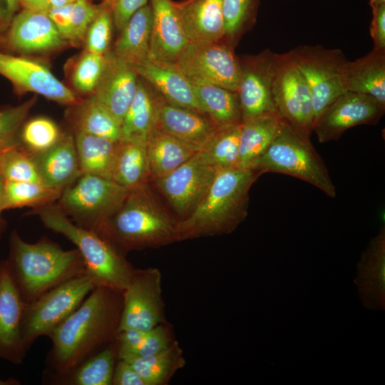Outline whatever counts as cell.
Listing matches in <instances>:
<instances>
[{"label": "cell", "mask_w": 385, "mask_h": 385, "mask_svg": "<svg viewBox=\"0 0 385 385\" xmlns=\"http://www.w3.org/2000/svg\"><path fill=\"white\" fill-rule=\"evenodd\" d=\"M123 308V292L96 287L81 304L48 336L52 346L46 369L62 374L115 341Z\"/></svg>", "instance_id": "cell-1"}, {"label": "cell", "mask_w": 385, "mask_h": 385, "mask_svg": "<svg viewBox=\"0 0 385 385\" xmlns=\"http://www.w3.org/2000/svg\"><path fill=\"white\" fill-rule=\"evenodd\" d=\"M6 259L11 275L26 303L51 289L86 274L79 251L65 250L46 237L35 243L25 242L14 230Z\"/></svg>", "instance_id": "cell-2"}, {"label": "cell", "mask_w": 385, "mask_h": 385, "mask_svg": "<svg viewBox=\"0 0 385 385\" xmlns=\"http://www.w3.org/2000/svg\"><path fill=\"white\" fill-rule=\"evenodd\" d=\"M260 175L252 169L217 171L197 207L176 222L178 240L232 232L247 216L249 190Z\"/></svg>", "instance_id": "cell-3"}, {"label": "cell", "mask_w": 385, "mask_h": 385, "mask_svg": "<svg viewBox=\"0 0 385 385\" xmlns=\"http://www.w3.org/2000/svg\"><path fill=\"white\" fill-rule=\"evenodd\" d=\"M176 222L145 183L130 190L118 209L96 232L124 255L133 250L178 241Z\"/></svg>", "instance_id": "cell-4"}, {"label": "cell", "mask_w": 385, "mask_h": 385, "mask_svg": "<svg viewBox=\"0 0 385 385\" xmlns=\"http://www.w3.org/2000/svg\"><path fill=\"white\" fill-rule=\"evenodd\" d=\"M43 225L72 242L84 262L86 274L96 287L103 286L123 292L134 268L106 240L94 230L81 227L52 203L36 208Z\"/></svg>", "instance_id": "cell-5"}, {"label": "cell", "mask_w": 385, "mask_h": 385, "mask_svg": "<svg viewBox=\"0 0 385 385\" xmlns=\"http://www.w3.org/2000/svg\"><path fill=\"white\" fill-rule=\"evenodd\" d=\"M250 169L261 175H288L317 187L330 197L337 195L327 168L310 140L302 139L283 123L267 150Z\"/></svg>", "instance_id": "cell-6"}, {"label": "cell", "mask_w": 385, "mask_h": 385, "mask_svg": "<svg viewBox=\"0 0 385 385\" xmlns=\"http://www.w3.org/2000/svg\"><path fill=\"white\" fill-rule=\"evenodd\" d=\"M96 287L92 279L83 274L25 303L21 333L27 351L37 339L48 337L68 317Z\"/></svg>", "instance_id": "cell-7"}, {"label": "cell", "mask_w": 385, "mask_h": 385, "mask_svg": "<svg viewBox=\"0 0 385 385\" xmlns=\"http://www.w3.org/2000/svg\"><path fill=\"white\" fill-rule=\"evenodd\" d=\"M128 192L111 179L83 173L63 190L56 205L76 225L96 232L118 209Z\"/></svg>", "instance_id": "cell-8"}, {"label": "cell", "mask_w": 385, "mask_h": 385, "mask_svg": "<svg viewBox=\"0 0 385 385\" xmlns=\"http://www.w3.org/2000/svg\"><path fill=\"white\" fill-rule=\"evenodd\" d=\"M272 98L277 117L303 140L314 124L311 93L289 52L275 53Z\"/></svg>", "instance_id": "cell-9"}, {"label": "cell", "mask_w": 385, "mask_h": 385, "mask_svg": "<svg viewBox=\"0 0 385 385\" xmlns=\"http://www.w3.org/2000/svg\"><path fill=\"white\" fill-rule=\"evenodd\" d=\"M289 53L309 87L314 123L323 111L344 92L340 69L346 59L340 49L319 45L299 46Z\"/></svg>", "instance_id": "cell-10"}, {"label": "cell", "mask_w": 385, "mask_h": 385, "mask_svg": "<svg viewBox=\"0 0 385 385\" xmlns=\"http://www.w3.org/2000/svg\"><path fill=\"white\" fill-rule=\"evenodd\" d=\"M192 84L218 86L237 92L240 58L225 41L207 45L189 44L175 63Z\"/></svg>", "instance_id": "cell-11"}, {"label": "cell", "mask_w": 385, "mask_h": 385, "mask_svg": "<svg viewBox=\"0 0 385 385\" xmlns=\"http://www.w3.org/2000/svg\"><path fill=\"white\" fill-rule=\"evenodd\" d=\"M161 274L156 268L135 269L123 292V308L118 332L148 331L163 319Z\"/></svg>", "instance_id": "cell-12"}, {"label": "cell", "mask_w": 385, "mask_h": 385, "mask_svg": "<svg viewBox=\"0 0 385 385\" xmlns=\"http://www.w3.org/2000/svg\"><path fill=\"white\" fill-rule=\"evenodd\" d=\"M275 53L267 48L240 58L241 76L237 93L242 122L263 115L277 117L272 98Z\"/></svg>", "instance_id": "cell-13"}, {"label": "cell", "mask_w": 385, "mask_h": 385, "mask_svg": "<svg viewBox=\"0 0 385 385\" xmlns=\"http://www.w3.org/2000/svg\"><path fill=\"white\" fill-rule=\"evenodd\" d=\"M217 173L197 152L170 173L153 181L173 210L184 218L203 198Z\"/></svg>", "instance_id": "cell-14"}, {"label": "cell", "mask_w": 385, "mask_h": 385, "mask_svg": "<svg viewBox=\"0 0 385 385\" xmlns=\"http://www.w3.org/2000/svg\"><path fill=\"white\" fill-rule=\"evenodd\" d=\"M384 112L385 105L371 96L344 92L323 111L312 131L319 143L337 140L349 128L376 124Z\"/></svg>", "instance_id": "cell-15"}, {"label": "cell", "mask_w": 385, "mask_h": 385, "mask_svg": "<svg viewBox=\"0 0 385 385\" xmlns=\"http://www.w3.org/2000/svg\"><path fill=\"white\" fill-rule=\"evenodd\" d=\"M0 75L12 83L19 94L31 92L68 106L81 101L47 66L31 58L0 51Z\"/></svg>", "instance_id": "cell-16"}, {"label": "cell", "mask_w": 385, "mask_h": 385, "mask_svg": "<svg viewBox=\"0 0 385 385\" xmlns=\"http://www.w3.org/2000/svg\"><path fill=\"white\" fill-rule=\"evenodd\" d=\"M24 301L6 260L0 261V359L23 364L27 350L21 333Z\"/></svg>", "instance_id": "cell-17"}, {"label": "cell", "mask_w": 385, "mask_h": 385, "mask_svg": "<svg viewBox=\"0 0 385 385\" xmlns=\"http://www.w3.org/2000/svg\"><path fill=\"white\" fill-rule=\"evenodd\" d=\"M5 33L4 43L21 54L48 53L68 44L47 14L28 9L15 15Z\"/></svg>", "instance_id": "cell-18"}, {"label": "cell", "mask_w": 385, "mask_h": 385, "mask_svg": "<svg viewBox=\"0 0 385 385\" xmlns=\"http://www.w3.org/2000/svg\"><path fill=\"white\" fill-rule=\"evenodd\" d=\"M152 27L148 58L175 64L190 42L173 0H150Z\"/></svg>", "instance_id": "cell-19"}, {"label": "cell", "mask_w": 385, "mask_h": 385, "mask_svg": "<svg viewBox=\"0 0 385 385\" xmlns=\"http://www.w3.org/2000/svg\"><path fill=\"white\" fill-rule=\"evenodd\" d=\"M102 78L92 94L121 123L133 101L139 76L134 66L116 56L111 50Z\"/></svg>", "instance_id": "cell-20"}, {"label": "cell", "mask_w": 385, "mask_h": 385, "mask_svg": "<svg viewBox=\"0 0 385 385\" xmlns=\"http://www.w3.org/2000/svg\"><path fill=\"white\" fill-rule=\"evenodd\" d=\"M354 282L360 301L369 310L385 309V227L372 237L356 265Z\"/></svg>", "instance_id": "cell-21"}, {"label": "cell", "mask_w": 385, "mask_h": 385, "mask_svg": "<svg viewBox=\"0 0 385 385\" xmlns=\"http://www.w3.org/2000/svg\"><path fill=\"white\" fill-rule=\"evenodd\" d=\"M134 68L138 76L166 102L204 114L196 98L193 84L175 64L148 58Z\"/></svg>", "instance_id": "cell-22"}, {"label": "cell", "mask_w": 385, "mask_h": 385, "mask_svg": "<svg viewBox=\"0 0 385 385\" xmlns=\"http://www.w3.org/2000/svg\"><path fill=\"white\" fill-rule=\"evenodd\" d=\"M155 128L198 152L217 126L207 115L173 106L160 97Z\"/></svg>", "instance_id": "cell-23"}, {"label": "cell", "mask_w": 385, "mask_h": 385, "mask_svg": "<svg viewBox=\"0 0 385 385\" xmlns=\"http://www.w3.org/2000/svg\"><path fill=\"white\" fill-rule=\"evenodd\" d=\"M175 4L190 44L225 41L222 0H182Z\"/></svg>", "instance_id": "cell-24"}, {"label": "cell", "mask_w": 385, "mask_h": 385, "mask_svg": "<svg viewBox=\"0 0 385 385\" xmlns=\"http://www.w3.org/2000/svg\"><path fill=\"white\" fill-rule=\"evenodd\" d=\"M41 182L63 190L82 174L74 135L63 133L58 142L48 150L31 155Z\"/></svg>", "instance_id": "cell-25"}, {"label": "cell", "mask_w": 385, "mask_h": 385, "mask_svg": "<svg viewBox=\"0 0 385 385\" xmlns=\"http://www.w3.org/2000/svg\"><path fill=\"white\" fill-rule=\"evenodd\" d=\"M340 81L344 92L366 95L385 105V52L373 48L354 61L346 60Z\"/></svg>", "instance_id": "cell-26"}, {"label": "cell", "mask_w": 385, "mask_h": 385, "mask_svg": "<svg viewBox=\"0 0 385 385\" xmlns=\"http://www.w3.org/2000/svg\"><path fill=\"white\" fill-rule=\"evenodd\" d=\"M117 360L115 341L74 368L62 374L44 369L41 381L46 385H111Z\"/></svg>", "instance_id": "cell-27"}, {"label": "cell", "mask_w": 385, "mask_h": 385, "mask_svg": "<svg viewBox=\"0 0 385 385\" xmlns=\"http://www.w3.org/2000/svg\"><path fill=\"white\" fill-rule=\"evenodd\" d=\"M160 96L139 76L135 97L121 122V140L145 144L155 127Z\"/></svg>", "instance_id": "cell-28"}, {"label": "cell", "mask_w": 385, "mask_h": 385, "mask_svg": "<svg viewBox=\"0 0 385 385\" xmlns=\"http://www.w3.org/2000/svg\"><path fill=\"white\" fill-rule=\"evenodd\" d=\"M152 10L147 4L137 11L119 32L111 51L133 66L148 58Z\"/></svg>", "instance_id": "cell-29"}, {"label": "cell", "mask_w": 385, "mask_h": 385, "mask_svg": "<svg viewBox=\"0 0 385 385\" xmlns=\"http://www.w3.org/2000/svg\"><path fill=\"white\" fill-rule=\"evenodd\" d=\"M70 107L68 116L75 130L113 141L121 140V123L93 95Z\"/></svg>", "instance_id": "cell-30"}, {"label": "cell", "mask_w": 385, "mask_h": 385, "mask_svg": "<svg viewBox=\"0 0 385 385\" xmlns=\"http://www.w3.org/2000/svg\"><path fill=\"white\" fill-rule=\"evenodd\" d=\"M150 180L170 173L197 151L174 137L154 128L146 143Z\"/></svg>", "instance_id": "cell-31"}, {"label": "cell", "mask_w": 385, "mask_h": 385, "mask_svg": "<svg viewBox=\"0 0 385 385\" xmlns=\"http://www.w3.org/2000/svg\"><path fill=\"white\" fill-rule=\"evenodd\" d=\"M282 121L274 115H263L242 122L238 168L250 169L265 153L277 135Z\"/></svg>", "instance_id": "cell-32"}, {"label": "cell", "mask_w": 385, "mask_h": 385, "mask_svg": "<svg viewBox=\"0 0 385 385\" xmlns=\"http://www.w3.org/2000/svg\"><path fill=\"white\" fill-rule=\"evenodd\" d=\"M75 144L81 170L111 179L118 141L75 130Z\"/></svg>", "instance_id": "cell-33"}, {"label": "cell", "mask_w": 385, "mask_h": 385, "mask_svg": "<svg viewBox=\"0 0 385 385\" xmlns=\"http://www.w3.org/2000/svg\"><path fill=\"white\" fill-rule=\"evenodd\" d=\"M150 178L146 145L119 140L112 180L130 190L147 183Z\"/></svg>", "instance_id": "cell-34"}, {"label": "cell", "mask_w": 385, "mask_h": 385, "mask_svg": "<svg viewBox=\"0 0 385 385\" xmlns=\"http://www.w3.org/2000/svg\"><path fill=\"white\" fill-rule=\"evenodd\" d=\"M193 87L202 113L217 127L242 123L237 92L209 84H193Z\"/></svg>", "instance_id": "cell-35"}, {"label": "cell", "mask_w": 385, "mask_h": 385, "mask_svg": "<svg viewBox=\"0 0 385 385\" xmlns=\"http://www.w3.org/2000/svg\"><path fill=\"white\" fill-rule=\"evenodd\" d=\"M241 124L217 127L211 138L197 152L205 163L217 171L238 168Z\"/></svg>", "instance_id": "cell-36"}, {"label": "cell", "mask_w": 385, "mask_h": 385, "mask_svg": "<svg viewBox=\"0 0 385 385\" xmlns=\"http://www.w3.org/2000/svg\"><path fill=\"white\" fill-rule=\"evenodd\" d=\"M124 360L133 366L145 385L165 384L185 364L182 350L176 342L159 353Z\"/></svg>", "instance_id": "cell-37"}, {"label": "cell", "mask_w": 385, "mask_h": 385, "mask_svg": "<svg viewBox=\"0 0 385 385\" xmlns=\"http://www.w3.org/2000/svg\"><path fill=\"white\" fill-rule=\"evenodd\" d=\"M62 191L49 188L39 182L4 180L2 209L5 210L25 206L36 209L54 203Z\"/></svg>", "instance_id": "cell-38"}, {"label": "cell", "mask_w": 385, "mask_h": 385, "mask_svg": "<svg viewBox=\"0 0 385 385\" xmlns=\"http://www.w3.org/2000/svg\"><path fill=\"white\" fill-rule=\"evenodd\" d=\"M260 0H222L225 41L235 48L256 22Z\"/></svg>", "instance_id": "cell-39"}, {"label": "cell", "mask_w": 385, "mask_h": 385, "mask_svg": "<svg viewBox=\"0 0 385 385\" xmlns=\"http://www.w3.org/2000/svg\"><path fill=\"white\" fill-rule=\"evenodd\" d=\"M63 132L51 119L36 117L23 123L18 143L30 155L41 153L56 144Z\"/></svg>", "instance_id": "cell-40"}, {"label": "cell", "mask_w": 385, "mask_h": 385, "mask_svg": "<svg viewBox=\"0 0 385 385\" xmlns=\"http://www.w3.org/2000/svg\"><path fill=\"white\" fill-rule=\"evenodd\" d=\"M106 63V54L84 51L71 74L72 86L75 90L81 94L92 95L102 78Z\"/></svg>", "instance_id": "cell-41"}, {"label": "cell", "mask_w": 385, "mask_h": 385, "mask_svg": "<svg viewBox=\"0 0 385 385\" xmlns=\"http://www.w3.org/2000/svg\"><path fill=\"white\" fill-rule=\"evenodd\" d=\"M0 173L4 180L41 183L31 156L19 144L0 153Z\"/></svg>", "instance_id": "cell-42"}, {"label": "cell", "mask_w": 385, "mask_h": 385, "mask_svg": "<svg viewBox=\"0 0 385 385\" xmlns=\"http://www.w3.org/2000/svg\"><path fill=\"white\" fill-rule=\"evenodd\" d=\"M114 26L111 5L103 2L102 7L89 26L85 35V51L105 55L111 49Z\"/></svg>", "instance_id": "cell-43"}, {"label": "cell", "mask_w": 385, "mask_h": 385, "mask_svg": "<svg viewBox=\"0 0 385 385\" xmlns=\"http://www.w3.org/2000/svg\"><path fill=\"white\" fill-rule=\"evenodd\" d=\"M36 102L33 96L20 105L0 109V153L19 144L20 128Z\"/></svg>", "instance_id": "cell-44"}, {"label": "cell", "mask_w": 385, "mask_h": 385, "mask_svg": "<svg viewBox=\"0 0 385 385\" xmlns=\"http://www.w3.org/2000/svg\"><path fill=\"white\" fill-rule=\"evenodd\" d=\"M96 6L88 0H77L72 4L71 18L73 46H78L83 41L86 31L102 7Z\"/></svg>", "instance_id": "cell-45"}, {"label": "cell", "mask_w": 385, "mask_h": 385, "mask_svg": "<svg viewBox=\"0 0 385 385\" xmlns=\"http://www.w3.org/2000/svg\"><path fill=\"white\" fill-rule=\"evenodd\" d=\"M173 342L170 332L163 326L158 324L146 332L135 354L130 358L146 356L159 353L169 347Z\"/></svg>", "instance_id": "cell-46"}, {"label": "cell", "mask_w": 385, "mask_h": 385, "mask_svg": "<svg viewBox=\"0 0 385 385\" xmlns=\"http://www.w3.org/2000/svg\"><path fill=\"white\" fill-rule=\"evenodd\" d=\"M148 0H113L111 4L114 26L120 32L129 19Z\"/></svg>", "instance_id": "cell-47"}, {"label": "cell", "mask_w": 385, "mask_h": 385, "mask_svg": "<svg viewBox=\"0 0 385 385\" xmlns=\"http://www.w3.org/2000/svg\"><path fill=\"white\" fill-rule=\"evenodd\" d=\"M372 11L370 35L374 48L385 52V4L369 2Z\"/></svg>", "instance_id": "cell-48"}, {"label": "cell", "mask_w": 385, "mask_h": 385, "mask_svg": "<svg viewBox=\"0 0 385 385\" xmlns=\"http://www.w3.org/2000/svg\"><path fill=\"white\" fill-rule=\"evenodd\" d=\"M71 6L72 4L50 8L47 14L63 38L68 43L73 46L71 18Z\"/></svg>", "instance_id": "cell-49"}, {"label": "cell", "mask_w": 385, "mask_h": 385, "mask_svg": "<svg viewBox=\"0 0 385 385\" xmlns=\"http://www.w3.org/2000/svg\"><path fill=\"white\" fill-rule=\"evenodd\" d=\"M113 385H145L143 379L127 361L117 359L112 379Z\"/></svg>", "instance_id": "cell-50"}, {"label": "cell", "mask_w": 385, "mask_h": 385, "mask_svg": "<svg viewBox=\"0 0 385 385\" xmlns=\"http://www.w3.org/2000/svg\"><path fill=\"white\" fill-rule=\"evenodd\" d=\"M19 0H0V33H5L18 13Z\"/></svg>", "instance_id": "cell-51"}, {"label": "cell", "mask_w": 385, "mask_h": 385, "mask_svg": "<svg viewBox=\"0 0 385 385\" xmlns=\"http://www.w3.org/2000/svg\"><path fill=\"white\" fill-rule=\"evenodd\" d=\"M24 9L48 14L50 6L48 0H19Z\"/></svg>", "instance_id": "cell-52"}, {"label": "cell", "mask_w": 385, "mask_h": 385, "mask_svg": "<svg viewBox=\"0 0 385 385\" xmlns=\"http://www.w3.org/2000/svg\"><path fill=\"white\" fill-rule=\"evenodd\" d=\"M4 183V179L0 173V239L6 227V222L1 216V213L3 212L2 192H3Z\"/></svg>", "instance_id": "cell-53"}, {"label": "cell", "mask_w": 385, "mask_h": 385, "mask_svg": "<svg viewBox=\"0 0 385 385\" xmlns=\"http://www.w3.org/2000/svg\"><path fill=\"white\" fill-rule=\"evenodd\" d=\"M77 0H48L50 8L71 4Z\"/></svg>", "instance_id": "cell-54"}, {"label": "cell", "mask_w": 385, "mask_h": 385, "mask_svg": "<svg viewBox=\"0 0 385 385\" xmlns=\"http://www.w3.org/2000/svg\"><path fill=\"white\" fill-rule=\"evenodd\" d=\"M20 382L19 381L13 379L9 378V379L2 380L0 379V385H19Z\"/></svg>", "instance_id": "cell-55"}, {"label": "cell", "mask_w": 385, "mask_h": 385, "mask_svg": "<svg viewBox=\"0 0 385 385\" xmlns=\"http://www.w3.org/2000/svg\"><path fill=\"white\" fill-rule=\"evenodd\" d=\"M369 2H374L376 4H385V0H370Z\"/></svg>", "instance_id": "cell-56"}, {"label": "cell", "mask_w": 385, "mask_h": 385, "mask_svg": "<svg viewBox=\"0 0 385 385\" xmlns=\"http://www.w3.org/2000/svg\"><path fill=\"white\" fill-rule=\"evenodd\" d=\"M4 43V38H3L1 34L0 33V48L1 45Z\"/></svg>", "instance_id": "cell-57"}, {"label": "cell", "mask_w": 385, "mask_h": 385, "mask_svg": "<svg viewBox=\"0 0 385 385\" xmlns=\"http://www.w3.org/2000/svg\"><path fill=\"white\" fill-rule=\"evenodd\" d=\"M102 1L104 3H107V4H109L111 5L113 0H102Z\"/></svg>", "instance_id": "cell-58"}]
</instances>
